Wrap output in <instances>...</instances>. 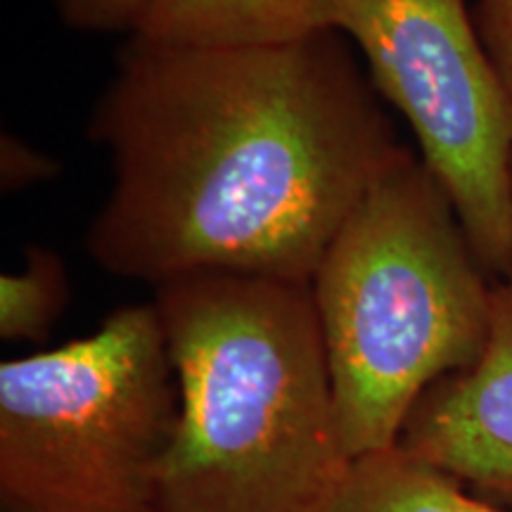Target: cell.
Returning <instances> with one entry per match:
<instances>
[{"label":"cell","instance_id":"12","mask_svg":"<svg viewBox=\"0 0 512 512\" xmlns=\"http://www.w3.org/2000/svg\"><path fill=\"white\" fill-rule=\"evenodd\" d=\"M62 166L55 157L36 150L27 140L3 133L0 138V183L3 190H24L29 185L46 183L57 176Z\"/></svg>","mask_w":512,"mask_h":512},{"label":"cell","instance_id":"1","mask_svg":"<svg viewBox=\"0 0 512 512\" xmlns=\"http://www.w3.org/2000/svg\"><path fill=\"white\" fill-rule=\"evenodd\" d=\"M88 136L112 188L83 245L102 271L152 287L192 273L311 285L403 147L337 29L271 46L133 34Z\"/></svg>","mask_w":512,"mask_h":512},{"label":"cell","instance_id":"2","mask_svg":"<svg viewBox=\"0 0 512 512\" xmlns=\"http://www.w3.org/2000/svg\"><path fill=\"white\" fill-rule=\"evenodd\" d=\"M178 384L164 512H325L351 460L311 285L192 273L155 287Z\"/></svg>","mask_w":512,"mask_h":512},{"label":"cell","instance_id":"6","mask_svg":"<svg viewBox=\"0 0 512 512\" xmlns=\"http://www.w3.org/2000/svg\"><path fill=\"white\" fill-rule=\"evenodd\" d=\"M399 446L512 510V266L491 285L482 354L422 396Z\"/></svg>","mask_w":512,"mask_h":512},{"label":"cell","instance_id":"5","mask_svg":"<svg viewBox=\"0 0 512 512\" xmlns=\"http://www.w3.org/2000/svg\"><path fill=\"white\" fill-rule=\"evenodd\" d=\"M332 27L408 121L491 280L512 266V102L465 0H337Z\"/></svg>","mask_w":512,"mask_h":512},{"label":"cell","instance_id":"11","mask_svg":"<svg viewBox=\"0 0 512 512\" xmlns=\"http://www.w3.org/2000/svg\"><path fill=\"white\" fill-rule=\"evenodd\" d=\"M472 17L512 102V0H475Z\"/></svg>","mask_w":512,"mask_h":512},{"label":"cell","instance_id":"9","mask_svg":"<svg viewBox=\"0 0 512 512\" xmlns=\"http://www.w3.org/2000/svg\"><path fill=\"white\" fill-rule=\"evenodd\" d=\"M69 304V273L53 249L29 245L22 271L0 278V337L43 342Z\"/></svg>","mask_w":512,"mask_h":512},{"label":"cell","instance_id":"3","mask_svg":"<svg viewBox=\"0 0 512 512\" xmlns=\"http://www.w3.org/2000/svg\"><path fill=\"white\" fill-rule=\"evenodd\" d=\"M491 285L444 188L401 147L311 278L351 463L399 446L422 396L477 361Z\"/></svg>","mask_w":512,"mask_h":512},{"label":"cell","instance_id":"4","mask_svg":"<svg viewBox=\"0 0 512 512\" xmlns=\"http://www.w3.org/2000/svg\"><path fill=\"white\" fill-rule=\"evenodd\" d=\"M178 384L155 304L0 366L3 512H164Z\"/></svg>","mask_w":512,"mask_h":512},{"label":"cell","instance_id":"10","mask_svg":"<svg viewBox=\"0 0 512 512\" xmlns=\"http://www.w3.org/2000/svg\"><path fill=\"white\" fill-rule=\"evenodd\" d=\"M67 27L88 34H138L155 0H53Z\"/></svg>","mask_w":512,"mask_h":512},{"label":"cell","instance_id":"7","mask_svg":"<svg viewBox=\"0 0 512 512\" xmlns=\"http://www.w3.org/2000/svg\"><path fill=\"white\" fill-rule=\"evenodd\" d=\"M337 0H155L138 36L181 46H271L335 29Z\"/></svg>","mask_w":512,"mask_h":512},{"label":"cell","instance_id":"8","mask_svg":"<svg viewBox=\"0 0 512 512\" xmlns=\"http://www.w3.org/2000/svg\"><path fill=\"white\" fill-rule=\"evenodd\" d=\"M325 512H512L401 446L349 465Z\"/></svg>","mask_w":512,"mask_h":512}]
</instances>
